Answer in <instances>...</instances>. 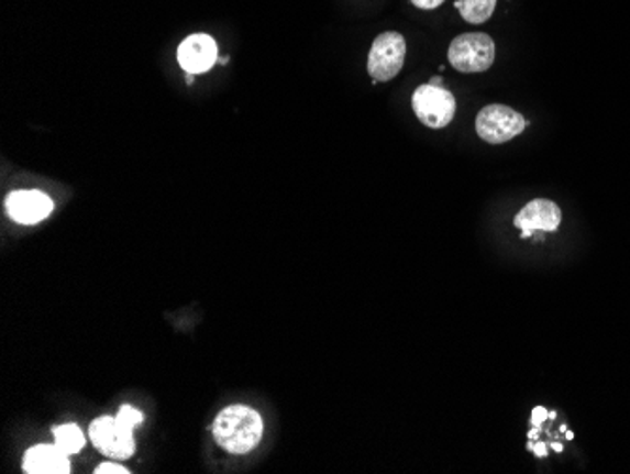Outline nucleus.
I'll use <instances>...</instances> for the list:
<instances>
[{
    "mask_svg": "<svg viewBox=\"0 0 630 474\" xmlns=\"http://www.w3.org/2000/svg\"><path fill=\"white\" fill-rule=\"evenodd\" d=\"M8 216L21 225H34L54 212V201L38 189L14 191L8 195Z\"/></svg>",
    "mask_w": 630,
    "mask_h": 474,
    "instance_id": "obj_7",
    "label": "nucleus"
},
{
    "mask_svg": "<svg viewBox=\"0 0 630 474\" xmlns=\"http://www.w3.org/2000/svg\"><path fill=\"white\" fill-rule=\"evenodd\" d=\"M455 8L461 12L463 20L472 25H482L495 14L497 0H457Z\"/></svg>",
    "mask_w": 630,
    "mask_h": 474,
    "instance_id": "obj_11",
    "label": "nucleus"
},
{
    "mask_svg": "<svg viewBox=\"0 0 630 474\" xmlns=\"http://www.w3.org/2000/svg\"><path fill=\"white\" fill-rule=\"evenodd\" d=\"M563 214L561 208L553 201L548 199H537V201L529 202L527 207L521 208V212L516 216V228L521 229V239H531L532 234L538 231L551 233L557 231L561 225Z\"/></svg>",
    "mask_w": 630,
    "mask_h": 474,
    "instance_id": "obj_8",
    "label": "nucleus"
},
{
    "mask_svg": "<svg viewBox=\"0 0 630 474\" xmlns=\"http://www.w3.org/2000/svg\"><path fill=\"white\" fill-rule=\"evenodd\" d=\"M192 76H195V74H187V84H192V80H195Z\"/></svg>",
    "mask_w": 630,
    "mask_h": 474,
    "instance_id": "obj_19",
    "label": "nucleus"
},
{
    "mask_svg": "<svg viewBox=\"0 0 630 474\" xmlns=\"http://www.w3.org/2000/svg\"><path fill=\"white\" fill-rule=\"evenodd\" d=\"M531 450H534L537 458H545V455H548V447H545V442L538 441L537 444L532 442Z\"/></svg>",
    "mask_w": 630,
    "mask_h": 474,
    "instance_id": "obj_16",
    "label": "nucleus"
},
{
    "mask_svg": "<svg viewBox=\"0 0 630 474\" xmlns=\"http://www.w3.org/2000/svg\"><path fill=\"white\" fill-rule=\"evenodd\" d=\"M497 47L491 36L485 33H465L450 44L447 59L458 73H485L491 68Z\"/></svg>",
    "mask_w": 630,
    "mask_h": 474,
    "instance_id": "obj_2",
    "label": "nucleus"
},
{
    "mask_svg": "<svg viewBox=\"0 0 630 474\" xmlns=\"http://www.w3.org/2000/svg\"><path fill=\"white\" fill-rule=\"evenodd\" d=\"M445 0H411L413 7L421 8V10H434V8L442 7Z\"/></svg>",
    "mask_w": 630,
    "mask_h": 474,
    "instance_id": "obj_15",
    "label": "nucleus"
},
{
    "mask_svg": "<svg viewBox=\"0 0 630 474\" xmlns=\"http://www.w3.org/2000/svg\"><path fill=\"white\" fill-rule=\"evenodd\" d=\"M566 439H568V441H572V439H574V433H572V431H568V433H566Z\"/></svg>",
    "mask_w": 630,
    "mask_h": 474,
    "instance_id": "obj_20",
    "label": "nucleus"
},
{
    "mask_svg": "<svg viewBox=\"0 0 630 474\" xmlns=\"http://www.w3.org/2000/svg\"><path fill=\"white\" fill-rule=\"evenodd\" d=\"M263 418L257 410L233 405L221 410L213 421V439L229 454L244 455L259 447Z\"/></svg>",
    "mask_w": 630,
    "mask_h": 474,
    "instance_id": "obj_1",
    "label": "nucleus"
},
{
    "mask_svg": "<svg viewBox=\"0 0 630 474\" xmlns=\"http://www.w3.org/2000/svg\"><path fill=\"white\" fill-rule=\"evenodd\" d=\"M429 84H432V86H442V78H440V76H434Z\"/></svg>",
    "mask_w": 630,
    "mask_h": 474,
    "instance_id": "obj_18",
    "label": "nucleus"
},
{
    "mask_svg": "<svg viewBox=\"0 0 630 474\" xmlns=\"http://www.w3.org/2000/svg\"><path fill=\"white\" fill-rule=\"evenodd\" d=\"M97 474H129L131 471L125 467H121L118 463H102L99 467L95 469Z\"/></svg>",
    "mask_w": 630,
    "mask_h": 474,
    "instance_id": "obj_13",
    "label": "nucleus"
},
{
    "mask_svg": "<svg viewBox=\"0 0 630 474\" xmlns=\"http://www.w3.org/2000/svg\"><path fill=\"white\" fill-rule=\"evenodd\" d=\"M550 447L553 448L555 452H563V444H559V442H551Z\"/></svg>",
    "mask_w": 630,
    "mask_h": 474,
    "instance_id": "obj_17",
    "label": "nucleus"
},
{
    "mask_svg": "<svg viewBox=\"0 0 630 474\" xmlns=\"http://www.w3.org/2000/svg\"><path fill=\"white\" fill-rule=\"evenodd\" d=\"M405 36L395 31H387L372 42L371 54H368V74L374 81L393 80L405 67Z\"/></svg>",
    "mask_w": 630,
    "mask_h": 474,
    "instance_id": "obj_6",
    "label": "nucleus"
},
{
    "mask_svg": "<svg viewBox=\"0 0 630 474\" xmlns=\"http://www.w3.org/2000/svg\"><path fill=\"white\" fill-rule=\"evenodd\" d=\"M550 418V412L544 407H537L532 410V426L540 429V426Z\"/></svg>",
    "mask_w": 630,
    "mask_h": 474,
    "instance_id": "obj_14",
    "label": "nucleus"
},
{
    "mask_svg": "<svg viewBox=\"0 0 630 474\" xmlns=\"http://www.w3.org/2000/svg\"><path fill=\"white\" fill-rule=\"evenodd\" d=\"M529 128V121L518 114L513 108L505 104H489L479 110L476 118V131L479 139L489 144H505L516 139Z\"/></svg>",
    "mask_w": 630,
    "mask_h": 474,
    "instance_id": "obj_5",
    "label": "nucleus"
},
{
    "mask_svg": "<svg viewBox=\"0 0 630 474\" xmlns=\"http://www.w3.org/2000/svg\"><path fill=\"white\" fill-rule=\"evenodd\" d=\"M134 428L118 416H102L89 426V439L93 447L113 460H126L136 452Z\"/></svg>",
    "mask_w": 630,
    "mask_h": 474,
    "instance_id": "obj_3",
    "label": "nucleus"
},
{
    "mask_svg": "<svg viewBox=\"0 0 630 474\" xmlns=\"http://www.w3.org/2000/svg\"><path fill=\"white\" fill-rule=\"evenodd\" d=\"M55 444L65 452V454H78L81 448L86 447V434L76 423H65L59 428H54Z\"/></svg>",
    "mask_w": 630,
    "mask_h": 474,
    "instance_id": "obj_12",
    "label": "nucleus"
},
{
    "mask_svg": "<svg viewBox=\"0 0 630 474\" xmlns=\"http://www.w3.org/2000/svg\"><path fill=\"white\" fill-rule=\"evenodd\" d=\"M218 60V44L208 34H191L178 47L179 67L187 74L208 73Z\"/></svg>",
    "mask_w": 630,
    "mask_h": 474,
    "instance_id": "obj_9",
    "label": "nucleus"
},
{
    "mask_svg": "<svg viewBox=\"0 0 630 474\" xmlns=\"http://www.w3.org/2000/svg\"><path fill=\"white\" fill-rule=\"evenodd\" d=\"M23 471L27 474H68L70 460L57 444H38L25 454Z\"/></svg>",
    "mask_w": 630,
    "mask_h": 474,
    "instance_id": "obj_10",
    "label": "nucleus"
},
{
    "mask_svg": "<svg viewBox=\"0 0 630 474\" xmlns=\"http://www.w3.org/2000/svg\"><path fill=\"white\" fill-rule=\"evenodd\" d=\"M411 107L418 120L431 129H444L455 118V97L442 86H419L411 97Z\"/></svg>",
    "mask_w": 630,
    "mask_h": 474,
    "instance_id": "obj_4",
    "label": "nucleus"
}]
</instances>
